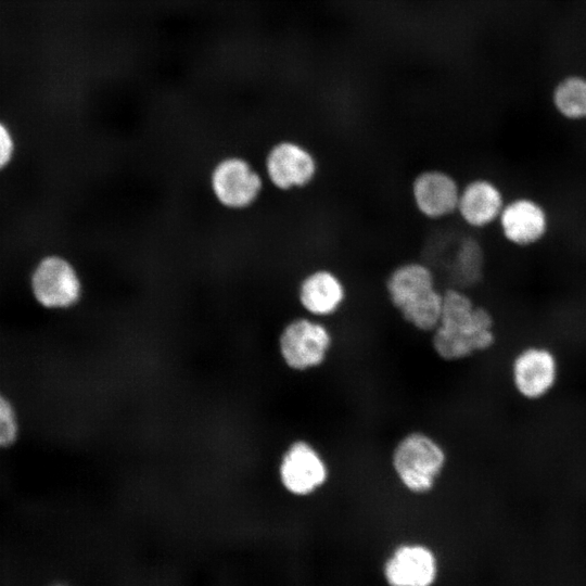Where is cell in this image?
Here are the masks:
<instances>
[{
    "label": "cell",
    "instance_id": "cell-1",
    "mask_svg": "<svg viewBox=\"0 0 586 586\" xmlns=\"http://www.w3.org/2000/svg\"><path fill=\"white\" fill-rule=\"evenodd\" d=\"M496 342L492 313L476 304L467 290L444 289L441 317L431 332L435 355L447 362L460 361L492 349Z\"/></svg>",
    "mask_w": 586,
    "mask_h": 586
},
{
    "label": "cell",
    "instance_id": "cell-2",
    "mask_svg": "<svg viewBox=\"0 0 586 586\" xmlns=\"http://www.w3.org/2000/svg\"><path fill=\"white\" fill-rule=\"evenodd\" d=\"M386 298L412 329L431 333L443 307L444 290L430 263L408 259L395 265L384 281Z\"/></svg>",
    "mask_w": 586,
    "mask_h": 586
},
{
    "label": "cell",
    "instance_id": "cell-3",
    "mask_svg": "<svg viewBox=\"0 0 586 586\" xmlns=\"http://www.w3.org/2000/svg\"><path fill=\"white\" fill-rule=\"evenodd\" d=\"M447 462L443 445L423 431L406 433L391 453V467L397 481L412 495L431 493Z\"/></svg>",
    "mask_w": 586,
    "mask_h": 586
},
{
    "label": "cell",
    "instance_id": "cell-4",
    "mask_svg": "<svg viewBox=\"0 0 586 586\" xmlns=\"http://www.w3.org/2000/svg\"><path fill=\"white\" fill-rule=\"evenodd\" d=\"M561 362L556 351L545 344H527L519 348L509 365V378L515 395L527 403H539L557 388Z\"/></svg>",
    "mask_w": 586,
    "mask_h": 586
},
{
    "label": "cell",
    "instance_id": "cell-5",
    "mask_svg": "<svg viewBox=\"0 0 586 586\" xmlns=\"http://www.w3.org/2000/svg\"><path fill=\"white\" fill-rule=\"evenodd\" d=\"M278 343L284 364L293 371L305 372L327 361L333 334L323 320L303 315L285 323Z\"/></svg>",
    "mask_w": 586,
    "mask_h": 586
},
{
    "label": "cell",
    "instance_id": "cell-6",
    "mask_svg": "<svg viewBox=\"0 0 586 586\" xmlns=\"http://www.w3.org/2000/svg\"><path fill=\"white\" fill-rule=\"evenodd\" d=\"M264 170L275 189L291 192L309 188L319 175L320 165L306 144L295 139H281L267 150Z\"/></svg>",
    "mask_w": 586,
    "mask_h": 586
},
{
    "label": "cell",
    "instance_id": "cell-7",
    "mask_svg": "<svg viewBox=\"0 0 586 586\" xmlns=\"http://www.w3.org/2000/svg\"><path fill=\"white\" fill-rule=\"evenodd\" d=\"M29 286L35 301L47 309L69 308L82 294L76 267L59 254H49L38 260L31 271Z\"/></svg>",
    "mask_w": 586,
    "mask_h": 586
},
{
    "label": "cell",
    "instance_id": "cell-8",
    "mask_svg": "<svg viewBox=\"0 0 586 586\" xmlns=\"http://www.w3.org/2000/svg\"><path fill=\"white\" fill-rule=\"evenodd\" d=\"M209 187L220 206L241 211L257 202L264 189V178L246 158L229 155L214 165Z\"/></svg>",
    "mask_w": 586,
    "mask_h": 586
},
{
    "label": "cell",
    "instance_id": "cell-9",
    "mask_svg": "<svg viewBox=\"0 0 586 586\" xmlns=\"http://www.w3.org/2000/svg\"><path fill=\"white\" fill-rule=\"evenodd\" d=\"M279 477L289 494L309 497L328 483L330 468L321 451L311 442L298 438L283 453Z\"/></svg>",
    "mask_w": 586,
    "mask_h": 586
},
{
    "label": "cell",
    "instance_id": "cell-10",
    "mask_svg": "<svg viewBox=\"0 0 586 586\" xmlns=\"http://www.w3.org/2000/svg\"><path fill=\"white\" fill-rule=\"evenodd\" d=\"M441 563L432 546L417 540L396 545L382 564L386 586H435Z\"/></svg>",
    "mask_w": 586,
    "mask_h": 586
},
{
    "label": "cell",
    "instance_id": "cell-11",
    "mask_svg": "<svg viewBox=\"0 0 586 586\" xmlns=\"http://www.w3.org/2000/svg\"><path fill=\"white\" fill-rule=\"evenodd\" d=\"M460 190L461 186L451 173L429 167L412 177L409 194L419 216L440 221L456 215Z\"/></svg>",
    "mask_w": 586,
    "mask_h": 586
},
{
    "label": "cell",
    "instance_id": "cell-12",
    "mask_svg": "<svg viewBox=\"0 0 586 586\" xmlns=\"http://www.w3.org/2000/svg\"><path fill=\"white\" fill-rule=\"evenodd\" d=\"M343 278L328 267H316L301 278L296 297L305 315L323 320L335 316L347 301Z\"/></svg>",
    "mask_w": 586,
    "mask_h": 586
},
{
    "label": "cell",
    "instance_id": "cell-13",
    "mask_svg": "<svg viewBox=\"0 0 586 586\" xmlns=\"http://www.w3.org/2000/svg\"><path fill=\"white\" fill-rule=\"evenodd\" d=\"M497 222L506 241L520 247L537 244L545 238L549 228V217L545 207L527 196L507 202Z\"/></svg>",
    "mask_w": 586,
    "mask_h": 586
},
{
    "label": "cell",
    "instance_id": "cell-14",
    "mask_svg": "<svg viewBox=\"0 0 586 586\" xmlns=\"http://www.w3.org/2000/svg\"><path fill=\"white\" fill-rule=\"evenodd\" d=\"M500 187L486 177H475L461 186L457 212L468 228L481 230L498 221L505 206Z\"/></svg>",
    "mask_w": 586,
    "mask_h": 586
},
{
    "label": "cell",
    "instance_id": "cell-15",
    "mask_svg": "<svg viewBox=\"0 0 586 586\" xmlns=\"http://www.w3.org/2000/svg\"><path fill=\"white\" fill-rule=\"evenodd\" d=\"M485 254L479 240L472 235L459 238L448 252L447 270L453 284L467 290L483 278Z\"/></svg>",
    "mask_w": 586,
    "mask_h": 586
},
{
    "label": "cell",
    "instance_id": "cell-16",
    "mask_svg": "<svg viewBox=\"0 0 586 586\" xmlns=\"http://www.w3.org/2000/svg\"><path fill=\"white\" fill-rule=\"evenodd\" d=\"M552 101L558 113L569 120L586 119V79L570 77L553 91Z\"/></svg>",
    "mask_w": 586,
    "mask_h": 586
},
{
    "label": "cell",
    "instance_id": "cell-17",
    "mask_svg": "<svg viewBox=\"0 0 586 586\" xmlns=\"http://www.w3.org/2000/svg\"><path fill=\"white\" fill-rule=\"evenodd\" d=\"M18 433L20 423L16 410L11 400L0 393V449L12 446Z\"/></svg>",
    "mask_w": 586,
    "mask_h": 586
},
{
    "label": "cell",
    "instance_id": "cell-18",
    "mask_svg": "<svg viewBox=\"0 0 586 586\" xmlns=\"http://www.w3.org/2000/svg\"><path fill=\"white\" fill-rule=\"evenodd\" d=\"M15 152V142L11 130L0 120V171L12 162Z\"/></svg>",
    "mask_w": 586,
    "mask_h": 586
},
{
    "label": "cell",
    "instance_id": "cell-19",
    "mask_svg": "<svg viewBox=\"0 0 586 586\" xmlns=\"http://www.w3.org/2000/svg\"><path fill=\"white\" fill-rule=\"evenodd\" d=\"M51 586H68V585L60 583V584H54V585H51Z\"/></svg>",
    "mask_w": 586,
    "mask_h": 586
}]
</instances>
